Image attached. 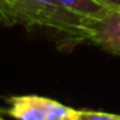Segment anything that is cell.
<instances>
[{"label": "cell", "mask_w": 120, "mask_h": 120, "mask_svg": "<svg viewBox=\"0 0 120 120\" xmlns=\"http://www.w3.org/2000/svg\"><path fill=\"white\" fill-rule=\"evenodd\" d=\"M0 21L47 28L71 44L85 41L83 17L68 11L58 0H0Z\"/></svg>", "instance_id": "obj_1"}, {"label": "cell", "mask_w": 120, "mask_h": 120, "mask_svg": "<svg viewBox=\"0 0 120 120\" xmlns=\"http://www.w3.org/2000/svg\"><path fill=\"white\" fill-rule=\"evenodd\" d=\"M85 41L120 56V10H109L100 17L83 19Z\"/></svg>", "instance_id": "obj_2"}, {"label": "cell", "mask_w": 120, "mask_h": 120, "mask_svg": "<svg viewBox=\"0 0 120 120\" xmlns=\"http://www.w3.org/2000/svg\"><path fill=\"white\" fill-rule=\"evenodd\" d=\"M9 103L7 114L17 120H47L45 98L42 96H13L9 99Z\"/></svg>", "instance_id": "obj_3"}, {"label": "cell", "mask_w": 120, "mask_h": 120, "mask_svg": "<svg viewBox=\"0 0 120 120\" xmlns=\"http://www.w3.org/2000/svg\"><path fill=\"white\" fill-rule=\"evenodd\" d=\"M68 11L83 17V19H95L100 17L109 11L103 4L96 0H58Z\"/></svg>", "instance_id": "obj_4"}, {"label": "cell", "mask_w": 120, "mask_h": 120, "mask_svg": "<svg viewBox=\"0 0 120 120\" xmlns=\"http://www.w3.org/2000/svg\"><path fill=\"white\" fill-rule=\"evenodd\" d=\"M75 113H76V109H71L54 99L45 98L47 120H72L75 117Z\"/></svg>", "instance_id": "obj_5"}, {"label": "cell", "mask_w": 120, "mask_h": 120, "mask_svg": "<svg viewBox=\"0 0 120 120\" xmlns=\"http://www.w3.org/2000/svg\"><path fill=\"white\" fill-rule=\"evenodd\" d=\"M72 120H120V114L98 110H76Z\"/></svg>", "instance_id": "obj_6"}, {"label": "cell", "mask_w": 120, "mask_h": 120, "mask_svg": "<svg viewBox=\"0 0 120 120\" xmlns=\"http://www.w3.org/2000/svg\"><path fill=\"white\" fill-rule=\"evenodd\" d=\"M109 10H120V0H96Z\"/></svg>", "instance_id": "obj_7"}, {"label": "cell", "mask_w": 120, "mask_h": 120, "mask_svg": "<svg viewBox=\"0 0 120 120\" xmlns=\"http://www.w3.org/2000/svg\"><path fill=\"white\" fill-rule=\"evenodd\" d=\"M0 120H4V119H3V117H2V116H0Z\"/></svg>", "instance_id": "obj_8"}]
</instances>
